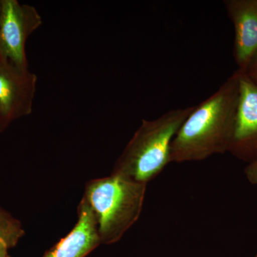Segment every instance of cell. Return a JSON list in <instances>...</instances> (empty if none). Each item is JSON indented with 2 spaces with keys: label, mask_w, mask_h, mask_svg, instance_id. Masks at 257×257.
<instances>
[{
  "label": "cell",
  "mask_w": 257,
  "mask_h": 257,
  "mask_svg": "<svg viewBox=\"0 0 257 257\" xmlns=\"http://www.w3.org/2000/svg\"><path fill=\"white\" fill-rule=\"evenodd\" d=\"M245 173L251 184H257V158L246 167Z\"/></svg>",
  "instance_id": "obj_11"
},
{
  "label": "cell",
  "mask_w": 257,
  "mask_h": 257,
  "mask_svg": "<svg viewBox=\"0 0 257 257\" xmlns=\"http://www.w3.org/2000/svg\"><path fill=\"white\" fill-rule=\"evenodd\" d=\"M244 72L253 82L257 84V52L256 55L253 56L247 68L245 69Z\"/></svg>",
  "instance_id": "obj_10"
},
{
  "label": "cell",
  "mask_w": 257,
  "mask_h": 257,
  "mask_svg": "<svg viewBox=\"0 0 257 257\" xmlns=\"http://www.w3.org/2000/svg\"><path fill=\"white\" fill-rule=\"evenodd\" d=\"M147 185L113 173L86 184L83 197L94 214L101 243L119 241L138 221Z\"/></svg>",
  "instance_id": "obj_3"
},
{
  "label": "cell",
  "mask_w": 257,
  "mask_h": 257,
  "mask_svg": "<svg viewBox=\"0 0 257 257\" xmlns=\"http://www.w3.org/2000/svg\"><path fill=\"white\" fill-rule=\"evenodd\" d=\"M224 5L234 25L235 60L244 71L257 52V0H227Z\"/></svg>",
  "instance_id": "obj_6"
},
{
  "label": "cell",
  "mask_w": 257,
  "mask_h": 257,
  "mask_svg": "<svg viewBox=\"0 0 257 257\" xmlns=\"http://www.w3.org/2000/svg\"><path fill=\"white\" fill-rule=\"evenodd\" d=\"M42 24L41 15L31 5L18 0H1L0 53L20 69H29L26 43L29 37Z\"/></svg>",
  "instance_id": "obj_4"
},
{
  "label": "cell",
  "mask_w": 257,
  "mask_h": 257,
  "mask_svg": "<svg viewBox=\"0 0 257 257\" xmlns=\"http://www.w3.org/2000/svg\"><path fill=\"white\" fill-rule=\"evenodd\" d=\"M0 12H1V0H0ZM0 60H3L1 57V53H0Z\"/></svg>",
  "instance_id": "obj_12"
},
{
  "label": "cell",
  "mask_w": 257,
  "mask_h": 257,
  "mask_svg": "<svg viewBox=\"0 0 257 257\" xmlns=\"http://www.w3.org/2000/svg\"><path fill=\"white\" fill-rule=\"evenodd\" d=\"M194 106L172 109L155 119H143L111 173L148 184L171 163V145Z\"/></svg>",
  "instance_id": "obj_2"
},
{
  "label": "cell",
  "mask_w": 257,
  "mask_h": 257,
  "mask_svg": "<svg viewBox=\"0 0 257 257\" xmlns=\"http://www.w3.org/2000/svg\"><path fill=\"white\" fill-rule=\"evenodd\" d=\"M78 219L69 231L43 257H85L101 243L97 224L84 197L78 206Z\"/></svg>",
  "instance_id": "obj_7"
},
{
  "label": "cell",
  "mask_w": 257,
  "mask_h": 257,
  "mask_svg": "<svg viewBox=\"0 0 257 257\" xmlns=\"http://www.w3.org/2000/svg\"><path fill=\"white\" fill-rule=\"evenodd\" d=\"M239 96L238 72L194 109L171 145V162L202 161L229 151Z\"/></svg>",
  "instance_id": "obj_1"
},
{
  "label": "cell",
  "mask_w": 257,
  "mask_h": 257,
  "mask_svg": "<svg viewBox=\"0 0 257 257\" xmlns=\"http://www.w3.org/2000/svg\"><path fill=\"white\" fill-rule=\"evenodd\" d=\"M37 77L29 69L0 60V132L32 112Z\"/></svg>",
  "instance_id": "obj_5"
},
{
  "label": "cell",
  "mask_w": 257,
  "mask_h": 257,
  "mask_svg": "<svg viewBox=\"0 0 257 257\" xmlns=\"http://www.w3.org/2000/svg\"><path fill=\"white\" fill-rule=\"evenodd\" d=\"M24 235L21 223L0 207V257H9L8 250L16 246Z\"/></svg>",
  "instance_id": "obj_9"
},
{
  "label": "cell",
  "mask_w": 257,
  "mask_h": 257,
  "mask_svg": "<svg viewBox=\"0 0 257 257\" xmlns=\"http://www.w3.org/2000/svg\"><path fill=\"white\" fill-rule=\"evenodd\" d=\"M239 96L232 143L229 151H234L257 140V84L244 71H238Z\"/></svg>",
  "instance_id": "obj_8"
}]
</instances>
